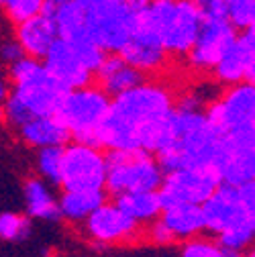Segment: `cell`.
I'll return each mask as SVG.
<instances>
[{"label": "cell", "mask_w": 255, "mask_h": 257, "mask_svg": "<svg viewBox=\"0 0 255 257\" xmlns=\"http://www.w3.org/2000/svg\"><path fill=\"white\" fill-rule=\"evenodd\" d=\"M159 220L166 224L176 243L204 233V218L200 204H170L162 208Z\"/></svg>", "instance_id": "obj_22"}, {"label": "cell", "mask_w": 255, "mask_h": 257, "mask_svg": "<svg viewBox=\"0 0 255 257\" xmlns=\"http://www.w3.org/2000/svg\"><path fill=\"white\" fill-rule=\"evenodd\" d=\"M174 90L157 80H143L110 98L106 116L96 131L102 149H145L157 153L170 141Z\"/></svg>", "instance_id": "obj_1"}, {"label": "cell", "mask_w": 255, "mask_h": 257, "mask_svg": "<svg viewBox=\"0 0 255 257\" xmlns=\"http://www.w3.org/2000/svg\"><path fill=\"white\" fill-rule=\"evenodd\" d=\"M106 149L82 141H68L61 149V190H104Z\"/></svg>", "instance_id": "obj_8"}, {"label": "cell", "mask_w": 255, "mask_h": 257, "mask_svg": "<svg viewBox=\"0 0 255 257\" xmlns=\"http://www.w3.org/2000/svg\"><path fill=\"white\" fill-rule=\"evenodd\" d=\"M33 235V218L25 212L3 210L0 212V241L5 243H23Z\"/></svg>", "instance_id": "obj_26"}, {"label": "cell", "mask_w": 255, "mask_h": 257, "mask_svg": "<svg viewBox=\"0 0 255 257\" xmlns=\"http://www.w3.org/2000/svg\"><path fill=\"white\" fill-rule=\"evenodd\" d=\"M220 184L241 186L255 182V131L225 133L214 164Z\"/></svg>", "instance_id": "obj_11"}, {"label": "cell", "mask_w": 255, "mask_h": 257, "mask_svg": "<svg viewBox=\"0 0 255 257\" xmlns=\"http://www.w3.org/2000/svg\"><path fill=\"white\" fill-rule=\"evenodd\" d=\"M178 257H225V249L216 243L212 235L202 233L192 239L182 241Z\"/></svg>", "instance_id": "obj_27"}, {"label": "cell", "mask_w": 255, "mask_h": 257, "mask_svg": "<svg viewBox=\"0 0 255 257\" xmlns=\"http://www.w3.org/2000/svg\"><path fill=\"white\" fill-rule=\"evenodd\" d=\"M143 0H100L86 9L92 41L104 53H118L139 23Z\"/></svg>", "instance_id": "obj_7"}, {"label": "cell", "mask_w": 255, "mask_h": 257, "mask_svg": "<svg viewBox=\"0 0 255 257\" xmlns=\"http://www.w3.org/2000/svg\"><path fill=\"white\" fill-rule=\"evenodd\" d=\"M23 49L19 45V41L15 37H5L3 41H0V63H3L5 68L13 66L15 61H19L23 57Z\"/></svg>", "instance_id": "obj_32"}, {"label": "cell", "mask_w": 255, "mask_h": 257, "mask_svg": "<svg viewBox=\"0 0 255 257\" xmlns=\"http://www.w3.org/2000/svg\"><path fill=\"white\" fill-rule=\"evenodd\" d=\"M7 74L11 82L9 96L29 112L31 118L55 114L66 88L55 82L41 59L23 55L19 61L7 68Z\"/></svg>", "instance_id": "obj_4"}, {"label": "cell", "mask_w": 255, "mask_h": 257, "mask_svg": "<svg viewBox=\"0 0 255 257\" xmlns=\"http://www.w3.org/2000/svg\"><path fill=\"white\" fill-rule=\"evenodd\" d=\"M118 53L124 57L126 63H131L133 68H137L145 76L159 74L170 61V55L164 49L157 33L141 23H137V29Z\"/></svg>", "instance_id": "obj_17"}, {"label": "cell", "mask_w": 255, "mask_h": 257, "mask_svg": "<svg viewBox=\"0 0 255 257\" xmlns=\"http://www.w3.org/2000/svg\"><path fill=\"white\" fill-rule=\"evenodd\" d=\"M237 35V29L227 21V19H204L198 35L186 53V61L190 70L198 74H210L216 59L220 57L222 49H225L233 37Z\"/></svg>", "instance_id": "obj_15"}, {"label": "cell", "mask_w": 255, "mask_h": 257, "mask_svg": "<svg viewBox=\"0 0 255 257\" xmlns=\"http://www.w3.org/2000/svg\"><path fill=\"white\" fill-rule=\"evenodd\" d=\"M47 0H0V15L11 25H17L45 9Z\"/></svg>", "instance_id": "obj_29"}, {"label": "cell", "mask_w": 255, "mask_h": 257, "mask_svg": "<svg viewBox=\"0 0 255 257\" xmlns=\"http://www.w3.org/2000/svg\"><path fill=\"white\" fill-rule=\"evenodd\" d=\"M94 80L112 98V96L141 84L143 80H147V76L133 68L131 63H126L120 53H106L102 63L94 72Z\"/></svg>", "instance_id": "obj_20"}, {"label": "cell", "mask_w": 255, "mask_h": 257, "mask_svg": "<svg viewBox=\"0 0 255 257\" xmlns=\"http://www.w3.org/2000/svg\"><path fill=\"white\" fill-rule=\"evenodd\" d=\"M106 198L104 190H61L57 196L59 218L70 224H82L86 216Z\"/></svg>", "instance_id": "obj_23"}, {"label": "cell", "mask_w": 255, "mask_h": 257, "mask_svg": "<svg viewBox=\"0 0 255 257\" xmlns=\"http://www.w3.org/2000/svg\"><path fill=\"white\" fill-rule=\"evenodd\" d=\"M214 239L225 249L239 251V253L249 251L253 247V239H255V216H249V218L233 224V227L218 233Z\"/></svg>", "instance_id": "obj_25"}, {"label": "cell", "mask_w": 255, "mask_h": 257, "mask_svg": "<svg viewBox=\"0 0 255 257\" xmlns=\"http://www.w3.org/2000/svg\"><path fill=\"white\" fill-rule=\"evenodd\" d=\"M41 61L45 70L55 78V82L66 90L94 82V72L86 66V61L82 59L78 49L61 37L53 41V45L49 47V51Z\"/></svg>", "instance_id": "obj_16"}, {"label": "cell", "mask_w": 255, "mask_h": 257, "mask_svg": "<svg viewBox=\"0 0 255 257\" xmlns=\"http://www.w3.org/2000/svg\"><path fill=\"white\" fill-rule=\"evenodd\" d=\"M200 210L204 218V233L212 237L249 216H255V210L249 208L241 198L239 186L229 184H218L212 194L200 204Z\"/></svg>", "instance_id": "obj_14"}, {"label": "cell", "mask_w": 255, "mask_h": 257, "mask_svg": "<svg viewBox=\"0 0 255 257\" xmlns=\"http://www.w3.org/2000/svg\"><path fill=\"white\" fill-rule=\"evenodd\" d=\"M243 257H255V253L249 249V251H245V253H243Z\"/></svg>", "instance_id": "obj_35"}, {"label": "cell", "mask_w": 255, "mask_h": 257, "mask_svg": "<svg viewBox=\"0 0 255 257\" xmlns=\"http://www.w3.org/2000/svg\"><path fill=\"white\" fill-rule=\"evenodd\" d=\"M222 145V133L208 120L204 110L174 108L170 116V141L155 157L164 172L180 168L214 170Z\"/></svg>", "instance_id": "obj_2"}, {"label": "cell", "mask_w": 255, "mask_h": 257, "mask_svg": "<svg viewBox=\"0 0 255 257\" xmlns=\"http://www.w3.org/2000/svg\"><path fill=\"white\" fill-rule=\"evenodd\" d=\"M227 5V19L237 29L255 27V0H225Z\"/></svg>", "instance_id": "obj_30"}, {"label": "cell", "mask_w": 255, "mask_h": 257, "mask_svg": "<svg viewBox=\"0 0 255 257\" xmlns=\"http://www.w3.org/2000/svg\"><path fill=\"white\" fill-rule=\"evenodd\" d=\"M9 90H11L9 74H7V70L3 68V63H0V104H3V102H5V98L9 96Z\"/></svg>", "instance_id": "obj_33"}, {"label": "cell", "mask_w": 255, "mask_h": 257, "mask_svg": "<svg viewBox=\"0 0 255 257\" xmlns=\"http://www.w3.org/2000/svg\"><path fill=\"white\" fill-rule=\"evenodd\" d=\"M78 5H82L84 9H88V7H92V5H96V3H100V0H76Z\"/></svg>", "instance_id": "obj_34"}, {"label": "cell", "mask_w": 255, "mask_h": 257, "mask_svg": "<svg viewBox=\"0 0 255 257\" xmlns=\"http://www.w3.org/2000/svg\"><path fill=\"white\" fill-rule=\"evenodd\" d=\"M17 137L23 145L31 149H41V147H63L68 141H72L68 128L55 114H43V116H33L25 120L17 128Z\"/></svg>", "instance_id": "obj_19"}, {"label": "cell", "mask_w": 255, "mask_h": 257, "mask_svg": "<svg viewBox=\"0 0 255 257\" xmlns=\"http://www.w3.org/2000/svg\"><path fill=\"white\" fill-rule=\"evenodd\" d=\"M220 184L214 170L180 168L164 172V180L157 188L162 206L170 204H202Z\"/></svg>", "instance_id": "obj_12"}, {"label": "cell", "mask_w": 255, "mask_h": 257, "mask_svg": "<svg viewBox=\"0 0 255 257\" xmlns=\"http://www.w3.org/2000/svg\"><path fill=\"white\" fill-rule=\"evenodd\" d=\"M164 180V170L155 153L145 149H108L104 192L114 198L126 192L157 190Z\"/></svg>", "instance_id": "obj_5"}, {"label": "cell", "mask_w": 255, "mask_h": 257, "mask_svg": "<svg viewBox=\"0 0 255 257\" xmlns=\"http://www.w3.org/2000/svg\"><path fill=\"white\" fill-rule=\"evenodd\" d=\"M116 206L129 214L137 224L147 227L153 222L159 214H162V200H159L157 190H147V192H126V194H118L112 198Z\"/></svg>", "instance_id": "obj_24"}, {"label": "cell", "mask_w": 255, "mask_h": 257, "mask_svg": "<svg viewBox=\"0 0 255 257\" xmlns=\"http://www.w3.org/2000/svg\"><path fill=\"white\" fill-rule=\"evenodd\" d=\"M143 237L149 243L157 245V247H168V245H174L176 243L174 237H172V233L166 229V224L159 220V216L153 222H149L147 227H143Z\"/></svg>", "instance_id": "obj_31"}, {"label": "cell", "mask_w": 255, "mask_h": 257, "mask_svg": "<svg viewBox=\"0 0 255 257\" xmlns=\"http://www.w3.org/2000/svg\"><path fill=\"white\" fill-rule=\"evenodd\" d=\"M80 227L88 243L98 249L131 245L143 237V227L129 214H124L112 198H106L100 206L94 208Z\"/></svg>", "instance_id": "obj_10"}, {"label": "cell", "mask_w": 255, "mask_h": 257, "mask_svg": "<svg viewBox=\"0 0 255 257\" xmlns=\"http://www.w3.org/2000/svg\"><path fill=\"white\" fill-rule=\"evenodd\" d=\"M220 86L255 82V27L237 31L210 72Z\"/></svg>", "instance_id": "obj_13"}, {"label": "cell", "mask_w": 255, "mask_h": 257, "mask_svg": "<svg viewBox=\"0 0 255 257\" xmlns=\"http://www.w3.org/2000/svg\"><path fill=\"white\" fill-rule=\"evenodd\" d=\"M139 23L155 31L170 57H180L192 47L202 13L194 0H143Z\"/></svg>", "instance_id": "obj_3"}, {"label": "cell", "mask_w": 255, "mask_h": 257, "mask_svg": "<svg viewBox=\"0 0 255 257\" xmlns=\"http://www.w3.org/2000/svg\"><path fill=\"white\" fill-rule=\"evenodd\" d=\"M110 96L98 84H86L66 90L55 110V116L63 122L74 141L96 145V131L106 116Z\"/></svg>", "instance_id": "obj_6"}, {"label": "cell", "mask_w": 255, "mask_h": 257, "mask_svg": "<svg viewBox=\"0 0 255 257\" xmlns=\"http://www.w3.org/2000/svg\"><path fill=\"white\" fill-rule=\"evenodd\" d=\"M13 37L19 41L25 55L43 59L45 53L49 51V47L53 45V41L57 39V29H55L53 17L47 9V3L41 13L17 23Z\"/></svg>", "instance_id": "obj_18"}, {"label": "cell", "mask_w": 255, "mask_h": 257, "mask_svg": "<svg viewBox=\"0 0 255 257\" xmlns=\"http://www.w3.org/2000/svg\"><path fill=\"white\" fill-rule=\"evenodd\" d=\"M55 186L45 182L39 176H29L23 182V202H25V214L33 220H57L59 208H57V194Z\"/></svg>", "instance_id": "obj_21"}, {"label": "cell", "mask_w": 255, "mask_h": 257, "mask_svg": "<svg viewBox=\"0 0 255 257\" xmlns=\"http://www.w3.org/2000/svg\"><path fill=\"white\" fill-rule=\"evenodd\" d=\"M47 3H51V5H57V3H63V0H47Z\"/></svg>", "instance_id": "obj_36"}, {"label": "cell", "mask_w": 255, "mask_h": 257, "mask_svg": "<svg viewBox=\"0 0 255 257\" xmlns=\"http://www.w3.org/2000/svg\"><path fill=\"white\" fill-rule=\"evenodd\" d=\"M208 120L225 133L255 131V86L253 82H239L225 86L220 94L204 108Z\"/></svg>", "instance_id": "obj_9"}, {"label": "cell", "mask_w": 255, "mask_h": 257, "mask_svg": "<svg viewBox=\"0 0 255 257\" xmlns=\"http://www.w3.org/2000/svg\"><path fill=\"white\" fill-rule=\"evenodd\" d=\"M61 149L63 147H41L37 149V159H35V168L37 176L43 178L45 182L57 186L59 184V170H61Z\"/></svg>", "instance_id": "obj_28"}]
</instances>
